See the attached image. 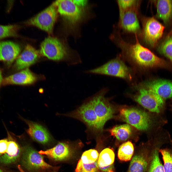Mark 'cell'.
Instances as JSON below:
<instances>
[{
  "label": "cell",
  "mask_w": 172,
  "mask_h": 172,
  "mask_svg": "<svg viewBox=\"0 0 172 172\" xmlns=\"http://www.w3.org/2000/svg\"><path fill=\"white\" fill-rule=\"evenodd\" d=\"M136 41L133 44L121 40L119 44L127 55L138 65L146 68L165 67L167 63L164 59L158 57L139 42L136 34Z\"/></svg>",
  "instance_id": "6da1fadb"
},
{
  "label": "cell",
  "mask_w": 172,
  "mask_h": 172,
  "mask_svg": "<svg viewBox=\"0 0 172 172\" xmlns=\"http://www.w3.org/2000/svg\"><path fill=\"white\" fill-rule=\"evenodd\" d=\"M39 52L50 59L66 60L71 65L78 64L81 62L70 56L66 48L55 37L49 36L45 38L41 44Z\"/></svg>",
  "instance_id": "7a4b0ae2"
},
{
  "label": "cell",
  "mask_w": 172,
  "mask_h": 172,
  "mask_svg": "<svg viewBox=\"0 0 172 172\" xmlns=\"http://www.w3.org/2000/svg\"><path fill=\"white\" fill-rule=\"evenodd\" d=\"M81 121L88 129L98 136L102 132L104 125L96 114L89 100L74 111L64 115Z\"/></svg>",
  "instance_id": "3957f363"
},
{
  "label": "cell",
  "mask_w": 172,
  "mask_h": 172,
  "mask_svg": "<svg viewBox=\"0 0 172 172\" xmlns=\"http://www.w3.org/2000/svg\"><path fill=\"white\" fill-rule=\"evenodd\" d=\"M58 13L56 7L54 2L43 11L27 20L25 23L27 25L36 27L52 34L58 17Z\"/></svg>",
  "instance_id": "277c9868"
},
{
  "label": "cell",
  "mask_w": 172,
  "mask_h": 172,
  "mask_svg": "<svg viewBox=\"0 0 172 172\" xmlns=\"http://www.w3.org/2000/svg\"><path fill=\"white\" fill-rule=\"evenodd\" d=\"M86 72L116 76L126 79L131 78L130 69L118 58L110 60L95 68L87 71Z\"/></svg>",
  "instance_id": "5b68a950"
},
{
  "label": "cell",
  "mask_w": 172,
  "mask_h": 172,
  "mask_svg": "<svg viewBox=\"0 0 172 172\" xmlns=\"http://www.w3.org/2000/svg\"><path fill=\"white\" fill-rule=\"evenodd\" d=\"M135 100L143 107L153 112L163 113L165 109V100L153 91L146 88L139 90Z\"/></svg>",
  "instance_id": "8992f818"
},
{
  "label": "cell",
  "mask_w": 172,
  "mask_h": 172,
  "mask_svg": "<svg viewBox=\"0 0 172 172\" xmlns=\"http://www.w3.org/2000/svg\"><path fill=\"white\" fill-rule=\"evenodd\" d=\"M120 115L123 121L140 130H147L151 123L149 114L145 111L138 109L123 108L120 111Z\"/></svg>",
  "instance_id": "52a82bcc"
},
{
  "label": "cell",
  "mask_w": 172,
  "mask_h": 172,
  "mask_svg": "<svg viewBox=\"0 0 172 172\" xmlns=\"http://www.w3.org/2000/svg\"><path fill=\"white\" fill-rule=\"evenodd\" d=\"M107 90L104 88L101 89L88 100L104 125L108 120L113 117L114 113L113 107L105 97Z\"/></svg>",
  "instance_id": "ba28073f"
},
{
  "label": "cell",
  "mask_w": 172,
  "mask_h": 172,
  "mask_svg": "<svg viewBox=\"0 0 172 172\" xmlns=\"http://www.w3.org/2000/svg\"><path fill=\"white\" fill-rule=\"evenodd\" d=\"M21 161L22 165L30 171H42L55 168L45 162L38 152L29 146L22 150Z\"/></svg>",
  "instance_id": "9c48e42d"
},
{
  "label": "cell",
  "mask_w": 172,
  "mask_h": 172,
  "mask_svg": "<svg viewBox=\"0 0 172 172\" xmlns=\"http://www.w3.org/2000/svg\"><path fill=\"white\" fill-rule=\"evenodd\" d=\"M142 23L144 40L147 44L154 47L162 37L164 27L153 17L144 18Z\"/></svg>",
  "instance_id": "30bf717a"
},
{
  "label": "cell",
  "mask_w": 172,
  "mask_h": 172,
  "mask_svg": "<svg viewBox=\"0 0 172 172\" xmlns=\"http://www.w3.org/2000/svg\"><path fill=\"white\" fill-rule=\"evenodd\" d=\"M138 5L119 13V25L127 32L137 34L140 30L137 13Z\"/></svg>",
  "instance_id": "8fae6325"
},
{
  "label": "cell",
  "mask_w": 172,
  "mask_h": 172,
  "mask_svg": "<svg viewBox=\"0 0 172 172\" xmlns=\"http://www.w3.org/2000/svg\"><path fill=\"white\" fill-rule=\"evenodd\" d=\"M54 3L58 12L70 22H74L80 18L81 11L73 0H57Z\"/></svg>",
  "instance_id": "7c38bea8"
},
{
  "label": "cell",
  "mask_w": 172,
  "mask_h": 172,
  "mask_svg": "<svg viewBox=\"0 0 172 172\" xmlns=\"http://www.w3.org/2000/svg\"><path fill=\"white\" fill-rule=\"evenodd\" d=\"M37 79L36 76L27 68L3 79L1 85L30 84L35 82Z\"/></svg>",
  "instance_id": "4fadbf2b"
},
{
  "label": "cell",
  "mask_w": 172,
  "mask_h": 172,
  "mask_svg": "<svg viewBox=\"0 0 172 172\" xmlns=\"http://www.w3.org/2000/svg\"><path fill=\"white\" fill-rule=\"evenodd\" d=\"M151 150L144 149L137 151L132 158L127 172L147 171Z\"/></svg>",
  "instance_id": "5bb4252c"
},
{
  "label": "cell",
  "mask_w": 172,
  "mask_h": 172,
  "mask_svg": "<svg viewBox=\"0 0 172 172\" xmlns=\"http://www.w3.org/2000/svg\"><path fill=\"white\" fill-rule=\"evenodd\" d=\"M146 88L155 93L164 100L172 98V82L161 79L145 82Z\"/></svg>",
  "instance_id": "9a60e30c"
},
{
  "label": "cell",
  "mask_w": 172,
  "mask_h": 172,
  "mask_svg": "<svg viewBox=\"0 0 172 172\" xmlns=\"http://www.w3.org/2000/svg\"><path fill=\"white\" fill-rule=\"evenodd\" d=\"M39 54V51L30 45L27 44L17 59L14 65L15 68L17 70L27 68L37 61Z\"/></svg>",
  "instance_id": "2e32d148"
},
{
  "label": "cell",
  "mask_w": 172,
  "mask_h": 172,
  "mask_svg": "<svg viewBox=\"0 0 172 172\" xmlns=\"http://www.w3.org/2000/svg\"><path fill=\"white\" fill-rule=\"evenodd\" d=\"M19 45L10 41L0 42V61L10 65L18 57L21 51Z\"/></svg>",
  "instance_id": "e0dca14e"
},
{
  "label": "cell",
  "mask_w": 172,
  "mask_h": 172,
  "mask_svg": "<svg viewBox=\"0 0 172 172\" xmlns=\"http://www.w3.org/2000/svg\"><path fill=\"white\" fill-rule=\"evenodd\" d=\"M42 155H45L56 161H62L68 158L71 155V149L67 143L59 142L54 147L45 150L38 152Z\"/></svg>",
  "instance_id": "ac0fdd59"
},
{
  "label": "cell",
  "mask_w": 172,
  "mask_h": 172,
  "mask_svg": "<svg viewBox=\"0 0 172 172\" xmlns=\"http://www.w3.org/2000/svg\"><path fill=\"white\" fill-rule=\"evenodd\" d=\"M9 142L7 150L0 156V163L5 165L10 164L16 162L19 159L22 150L18 143L8 134Z\"/></svg>",
  "instance_id": "d6986e66"
},
{
  "label": "cell",
  "mask_w": 172,
  "mask_h": 172,
  "mask_svg": "<svg viewBox=\"0 0 172 172\" xmlns=\"http://www.w3.org/2000/svg\"><path fill=\"white\" fill-rule=\"evenodd\" d=\"M23 119L28 126L27 132L32 139L43 144L47 143L50 141V136L45 128L36 123Z\"/></svg>",
  "instance_id": "ffe728a7"
},
{
  "label": "cell",
  "mask_w": 172,
  "mask_h": 172,
  "mask_svg": "<svg viewBox=\"0 0 172 172\" xmlns=\"http://www.w3.org/2000/svg\"><path fill=\"white\" fill-rule=\"evenodd\" d=\"M156 6L157 17L167 23L172 17V0H158Z\"/></svg>",
  "instance_id": "44dd1931"
},
{
  "label": "cell",
  "mask_w": 172,
  "mask_h": 172,
  "mask_svg": "<svg viewBox=\"0 0 172 172\" xmlns=\"http://www.w3.org/2000/svg\"><path fill=\"white\" fill-rule=\"evenodd\" d=\"M162 145L159 144L151 150L147 172H164L159 156V150Z\"/></svg>",
  "instance_id": "7402d4cb"
},
{
  "label": "cell",
  "mask_w": 172,
  "mask_h": 172,
  "mask_svg": "<svg viewBox=\"0 0 172 172\" xmlns=\"http://www.w3.org/2000/svg\"><path fill=\"white\" fill-rule=\"evenodd\" d=\"M108 131L112 135L121 141L126 140L131 134L130 126L127 124L115 126Z\"/></svg>",
  "instance_id": "603a6c76"
},
{
  "label": "cell",
  "mask_w": 172,
  "mask_h": 172,
  "mask_svg": "<svg viewBox=\"0 0 172 172\" xmlns=\"http://www.w3.org/2000/svg\"><path fill=\"white\" fill-rule=\"evenodd\" d=\"M134 148L131 142L128 141L122 144L119 146L118 152V156L120 161H127L132 158Z\"/></svg>",
  "instance_id": "cb8c5ba5"
},
{
  "label": "cell",
  "mask_w": 172,
  "mask_h": 172,
  "mask_svg": "<svg viewBox=\"0 0 172 172\" xmlns=\"http://www.w3.org/2000/svg\"><path fill=\"white\" fill-rule=\"evenodd\" d=\"M115 155L113 150L106 148L100 153L98 159V167H101L108 166L113 164Z\"/></svg>",
  "instance_id": "d4e9b609"
},
{
  "label": "cell",
  "mask_w": 172,
  "mask_h": 172,
  "mask_svg": "<svg viewBox=\"0 0 172 172\" xmlns=\"http://www.w3.org/2000/svg\"><path fill=\"white\" fill-rule=\"evenodd\" d=\"M162 156L164 172H172V149L167 148L160 149Z\"/></svg>",
  "instance_id": "484cf974"
},
{
  "label": "cell",
  "mask_w": 172,
  "mask_h": 172,
  "mask_svg": "<svg viewBox=\"0 0 172 172\" xmlns=\"http://www.w3.org/2000/svg\"><path fill=\"white\" fill-rule=\"evenodd\" d=\"M19 27L16 25H0V39L7 37H17Z\"/></svg>",
  "instance_id": "4316f807"
},
{
  "label": "cell",
  "mask_w": 172,
  "mask_h": 172,
  "mask_svg": "<svg viewBox=\"0 0 172 172\" xmlns=\"http://www.w3.org/2000/svg\"><path fill=\"white\" fill-rule=\"evenodd\" d=\"M159 50L172 62V35L168 37L159 46Z\"/></svg>",
  "instance_id": "83f0119b"
},
{
  "label": "cell",
  "mask_w": 172,
  "mask_h": 172,
  "mask_svg": "<svg viewBox=\"0 0 172 172\" xmlns=\"http://www.w3.org/2000/svg\"><path fill=\"white\" fill-rule=\"evenodd\" d=\"M98 160L94 163L84 164L80 160L78 162L75 172H98Z\"/></svg>",
  "instance_id": "f1b7e54d"
},
{
  "label": "cell",
  "mask_w": 172,
  "mask_h": 172,
  "mask_svg": "<svg viewBox=\"0 0 172 172\" xmlns=\"http://www.w3.org/2000/svg\"><path fill=\"white\" fill-rule=\"evenodd\" d=\"M98 153L97 150L90 149L84 152L80 159L84 164H89L94 163L98 159Z\"/></svg>",
  "instance_id": "f546056e"
},
{
  "label": "cell",
  "mask_w": 172,
  "mask_h": 172,
  "mask_svg": "<svg viewBox=\"0 0 172 172\" xmlns=\"http://www.w3.org/2000/svg\"><path fill=\"white\" fill-rule=\"evenodd\" d=\"M135 0H118L117 3L119 13L138 5L139 2Z\"/></svg>",
  "instance_id": "4dcf8cb0"
},
{
  "label": "cell",
  "mask_w": 172,
  "mask_h": 172,
  "mask_svg": "<svg viewBox=\"0 0 172 172\" xmlns=\"http://www.w3.org/2000/svg\"><path fill=\"white\" fill-rule=\"evenodd\" d=\"M9 140L5 139L0 140V156L6 152L8 146Z\"/></svg>",
  "instance_id": "1f68e13d"
},
{
  "label": "cell",
  "mask_w": 172,
  "mask_h": 172,
  "mask_svg": "<svg viewBox=\"0 0 172 172\" xmlns=\"http://www.w3.org/2000/svg\"><path fill=\"white\" fill-rule=\"evenodd\" d=\"M98 169L102 172H115L114 167L113 164L104 167H98Z\"/></svg>",
  "instance_id": "d6a6232c"
},
{
  "label": "cell",
  "mask_w": 172,
  "mask_h": 172,
  "mask_svg": "<svg viewBox=\"0 0 172 172\" xmlns=\"http://www.w3.org/2000/svg\"><path fill=\"white\" fill-rule=\"evenodd\" d=\"M73 2L78 6H83L85 5L87 3L86 0H73Z\"/></svg>",
  "instance_id": "836d02e7"
},
{
  "label": "cell",
  "mask_w": 172,
  "mask_h": 172,
  "mask_svg": "<svg viewBox=\"0 0 172 172\" xmlns=\"http://www.w3.org/2000/svg\"><path fill=\"white\" fill-rule=\"evenodd\" d=\"M3 79L1 71L0 69V87L1 85L2 81Z\"/></svg>",
  "instance_id": "e575fe53"
},
{
  "label": "cell",
  "mask_w": 172,
  "mask_h": 172,
  "mask_svg": "<svg viewBox=\"0 0 172 172\" xmlns=\"http://www.w3.org/2000/svg\"><path fill=\"white\" fill-rule=\"evenodd\" d=\"M0 172H10L9 171L4 169L0 168Z\"/></svg>",
  "instance_id": "d590c367"
},
{
  "label": "cell",
  "mask_w": 172,
  "mask_h": 172,
  "mask_svg": "<svg viewBox=\"0 0 172 172\" xmlns=\"http://www.w3.org/2000/svg\"><path fill=\"white\" fill-rule=\"evenodd\" d=\"M19 170L20 172H25L22 168H20Z\"/></svg>",
  "instance_id": "8d00e7d4"
},
{
  "label": "cell",
  "mask_w": 172,
  "mask_h": 172,
  "mask_svg": "<svg viewBox=\"0 0 172 172\" xmlns=\"http://www.w3.org/2000/svg\"><path fill=\"white\" fill-rule=\"evenodd\" d=\"M170 110L172 112V103L170 105Z\"/></svg>",
  "instance_id": "74e56055"
},
{
  "label": "cell",
  "mask_w": 172,
  "mask_h": 172,
  "mask_svg": "<svg viewBox=\"0 0 172 172\" xmlns=\"http://www.w3.org/2000/svg\"><path fill=\"white\" fill-rule=\"evenodd\" d=\"M172 35V30L169 33V34L168 35V36H171V35Z\"/></svg>",
  "instance_id": "f35d334b"
},
{
  "label": "cell",
  "mask_w": 172,
  "mask_h": 172,
  "mask_svg": "<svg viewBox=\"0 0 172 172\" xmlns=\"http://www.w3.org/2000/svg\"><path fill=\"white\" fill-rule=\"evenodd\" d=\"M56 172L55 171V169L54 170H53V171H52V172Z\"/></svg>",
  "instance_id": "ab89813d"
},
{
  "label": "cell",
  "mask_w": 172,
  "mask_h": 172,
  "mask_svg": "<svg viewBox=\"0 0 172 172\" xmlns=\"http://www.w3.org/2000/svg\"><path fill=\"white\" fill-rule=\"evenodd\" d=\"M172 145V142L171 143Z\"/></svg>",
  "instance_id": "60d3db41"
}]
</instances>
